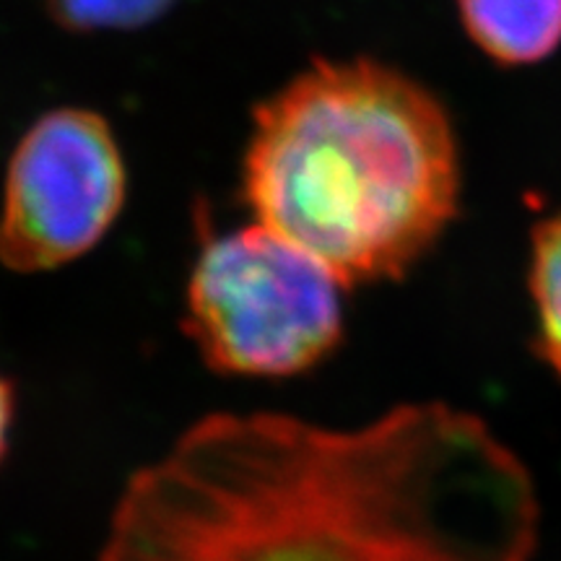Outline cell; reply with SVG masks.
<instances>
[{
  "instance_id": "cell-7",
  "label": "cell",
  "mask_w": 561,
  "mask_h": 561,
  "mask_svg": "<svg viewBox=\"0 0 561 561\" xmlns=\"http://www.w3.org/2000/svg\"><path fill=\"white\" fill-rule=\"evenodd\" d=\"M68 21L83 26L133 24L164 9L167 0H60Z\"/></svg>"
},
{
  "instance_id": "cell-2",
  "label": "cell",
  "mask_w": 561,
  "mask_h": 561,
  "mask_svg": "<svg viewBox=\"0 0 561 561\" xmlns=\"http://www.w3.org/2000/svg\"><path fill=\"white\" fill-rule=\"evenodd\" d=\"M242 195L346 289L401 278L458 214L453 123L401 70L318 60L255 110Z\"/></svg>"
},
{
  "instance_id": "cell-3",
  "label": "cell",
  "mask_w": 561,
  "mask_h": 561,
  "mask_svg": "<svg viewBox=\"0 0 561 561\" xmlns=\"http://www.w3.org/2000/svg\"><path fill=\"white\" fill-rule=\"evenodd\" d=\"M343 289L318 257L255 221L203 244L185 331L221 375H301L339 348Z\"/></svg>"
},
{
  "instance_id": "cell-1",
  "label": "cell",
  "mask_w": 561,
  "mask_h": 561,
  "mask_svg": "<svg viewBox=\"0 0 561 561\" xmlns=\"http://www.w3.org/2000/svg\"><path fill=\"white\" fill-rule=\"evenodd\" d=\"M536 528L523 460L471 413L229 411L130 476L100 561H530Z\"/></svg>"
},
{
  "instance_id": "cell-8",
  "label": "cell",
  "mask_w": 561,
  "mask_h": 561,
  "mask_svg": "<svg viewBox=\"0 0 561 561\" xmlns=\"http://www.w3.org/2000/svg\"><path fill=\"white\" fill-rule=\"evenodd\" d=\"M13 411H16V396H13V385L0 375V462H3L5 453H9V434Z\"/></svg>"
},
{
  "instance_id": "cell-5",
  "label": "cell",
  "mask_w": 561,
  "mask_h": 561,
  "mask_svg": "<svg viewBox=\"0 0 561 561\" xmlns=\"http://www.w3.org/2000/svg\"><path fill=\"white\" fill-rule=\"evenodd\" d=\"M473 45L500 66H533L561 45V0H458Z\"/></svg>"
},
{
  "instance_id": "cell-6",
  "label": "cell",
  "mask_w": 561,
  "mask_h": 561,
  "mask_svg": "<svg viewBox=\"0 0 561 561\" xmlns=\"http://www.w3.org/2000/svg\"><path fill=\"white\" fill-rule=\"evenodd\" d=\"M530 299L538 348L561 377V208L533 229Z\"/></svg>"
},
{
  "instance_id": "cell-4",
  "label": "cell",
  "mask_w": 561,
  "mask_h": 561,
  "mask_svg": "<svg viewBox=\"0 0 561 561\" xmlns=\"http://www.w3.org/2000/svg\"><path fill=\"white\" fill-rule=\"evenodd\" d=\"M128 172L117 138L91 110L42 115L9 161L0 203V263L55 271L94 250L117 221Z\"/></svg>"
}]
</instances>
